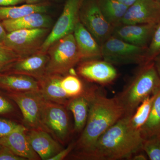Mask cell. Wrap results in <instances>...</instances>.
Instances as JSON below:
<instances>
[{
    "label": "cell",
    "mask_w": 160,
    "mask_h": 160,
    "mask_svg": "<svg viewBox=\"0 0 160 160\" xmlns=\"http://www.w3.org/2000/svg\"><path fill=\"white\" fill-rule=\"evenodd\" d=\"M84 1L66 0L62 14L43 42L40 51L47 52L55 42L73 33L75 27L80 21V10Z\"/></svg>",
    "instance_id": "9c48e42d"
},
{
    "label": "cell",
    "mask_w": 160,
    "mask_h": 160,
    "mask_svg": "<svg viewBox=\"0 0 160 160\" xmlns=\"http://www.w3.org/2000/svg\"><path fill=\"white\" fill-rule=\"evenodd\" d=\"M139 152L133 155L131 159L133 160H147L145 155L142 153H138Z\"/></svg>",
    "instance_id": "8d00e7d4"
},
{
    "label": "cell",
    "mask_w": 160,
    "mask_h": 160,
    "mask_svg": "<svg viewBox=\"0 0 160 160\" xmlns=\"http://www.w3.org/2000/svg\"><path fill=\"white\" fill-rule=\"evenodd\" d=\"M140 67L124 89L117 96L125 115L131 116L146 98L160 90V78L153 61Z\"/></svg>",
    "instance_id": "3957f363"
},
{
    "label": "cell",
    "mask_w": 160,
    "mask_h": 160,
    "mask_svg": "<svg viewBox=\"0 0 160 160\" xmlns=\"http://www.w3.org/2000/svg\"><path fill=\"white\" fill-rule=\"evenodd\" d=\"M61 85L70 99L86 94L88 90L85 89L82 80L75 75L62 77Z\"/></svg>",
    "instance_id": "484cf974"
},
{
    "label": "cell",
    "mask_w": 160,
    "mask_h": 160,
    "mask_svg": "<svg viewBox=\"0 0 160 160\" xmlns=\"http://www.w3.org/2000/svg\"><path fill=\"white\" fill-rule=\"evenodd\" d=\"M160 53V22L156 27L152 38L147 47L146 55V63L152 62Z\"/></svg>",
    "instance_id": "f1b7e54d"
},
{
    "label": "cell",
    "mask_w": 160,
    "mask_h": 160,
    "mask_svg": "<svg viewBox=\"0 0 160 160\" xmlns=\"http://www.w3.org/2000/svg\"><path fill=\"white\" fill-rule=\"evenodd\" d=\"M140 131L144 139L160 135V90L155 98L149 118Z\"/></svg>",
    "instance_id": "cb8c5ba5"
},
{
    "label": "cell",
    "mask_w": 160,
    "mask_h": 160,
    "mask_svg": "<svg viewBox=\"0 0 160 160\" xmlns=\"http://www.w3.org/2000/svg\"><path fill=\"white\" fill-rule=\"evenodd\" d=\"M24 126L9 120L0 118V138L8 135L15 130Z\"/></svg>",
    "instance_id": "f546056e"
},
{
    "label": "cell",
    "mask_w": 160,
    "mask_h": 160,
    "mask_svg": "<svg viewBox=\"0 0 160 160\" xmlns=\"http://www.w3.org/2000/svg\"><path fill=\"white\" fill-rule=\"evenodd\" d=\"M147 49L111 36L101 45L102 58L112 65H142L146 63Z\"/></svg>",
    "instance_id": "5b68a950"
},
{
    "label": "cell",
    "mask_w": 160,
    "mask_h": 160,
    "mask_svg": "<svg viewBox=\"0 0 160 160\" xmlns=\"http://www.w3.org/2000/svg\"><path fill=\"white\" fill-rule=\"evenodd\" d=\"M26 136L32 149L43 160H49L63 149L61 143L43 129L26 130Z\"/></svg>",
    "instance_id": "9a60e30c"
},
{
    "label": "cell",
    "mask_w": 160,
    "mask_h": 160,
    "mask_svg": "<svg viewBox=\"0 0 160 160\" xmlns=\"http://www.w3.org/2000/svg\"><path fill=\"white\" fill-rule=\"evenodd\" d=\"M156 1H158V2H160V0H156Z\"/></svg>",
    "instance_id": "ab89813d"
},
{
    "label": "cell",
    "mask_w": 160,
    "mask_h": 160,
    "mask_svg": "<svg viewBox=\"0 0 160 160\" xmlns=\"http://www.w3.org/2000/svg\"><path fill=\"white\" fill-rule=\"evenodd\" d=\"M77 72L89 82L102 85L110 84L118 76L117 71L113 65L105 60L96 59L80 63Z\"/></svg>",
    "instance_id": "7c38bea8"
},
{
    "label": "cell",
    "mask_w": 160,
    "mask_h": 160,
    "mask_svg": "<svg viewBox=\"0 0 160 160\" xmlns=\"http://www.w3.org/2000/svg\"><path fill=\"white\" fill-rule=\"evenodd\" d=\"M26 3V0H0V7L21 5Z\"/></svg>",
    "instance_id": "836d02e7"
},
{
    "label": "cell",
    "mask_w": 160,
    "mask_h": 160,
    "mask_svg": "<svg viewBox=\"0 0 160 160\" xmlns=\"http://www.w3.org/2000/svg\"><path fill=\"white\" fill-rule=\"evenodd\" d=\"M0 88L10 92L39 91L38 81L34 78L8 72L0 73Z\"/></svg>",
    "instance_id": "d6986e66"
},
{
    "label": "cell",
    "mask_w": 160,
    "mask_h": 160,
    "mask_svg": "<svg viewBox=\"0 0 160 160\" xmlns=\"http://www.w3.org/2000/svg\"><path fill=\"white\" fill-rule=\"evenodd\" d=\"M73 34L82 60L102 58L101 46L80 21L75 27Z\"/></svg>",
    "instance_id": "ac0fdd59"
},
{
    "label": "cell",
    "mask_w": 160,
    "mask_h": 160,
    "mask_svg": "<svg viewBox=\"0 0 160 160\" xmlns=\"http://www.w3.org/2000/svg\"><path fill=\"white\" fill-rule=\"evenodd\" d=\"M75 147V143H72L68 146L66 149H62L49 160H62L64 159L70 153Z\"/></svg>",
    "instance_id": "d6a6232c"
},
{
    "label": "cell",
    "mask_w": 160,
    "mask_h": 160,
    "mask_svg": "<svg viewBox=\"0 0 160 160\" xmlns=\"http://www.w3.org/2000/svg\"><path fill=\"white\" fill-rule=\"evenodd\" d=\"M13 109L11 103L6 98L0 95V114L9 113Z\"/></svg>",
    "instance_id": "1f68e13d"
},
{
    "label": "cell",
    "mask_w": 160,
    "mask_h": 160,
    "mask_svg": "<svg viewBox=\"0 0 160 160\" xmlns=\"http://www.w3.org/2000/svg\"><path fill=\"white\" fill-rule=\"evenodd\" d=\"M158 24H120L113 27L112 36L142 48H147Z\"/></svg>",
    "instance_id": "4fadbf2b"
},
{
    "label": "cell",
    "mask_w": 160,
    "mask_h": 160,
    "mask_svg": "<svg viewBox=\"0 0 160 160\" xmlns=\"http://www.w3.org/2000/svg\"><path fill=\"white\" fill-rule=\"evenodd\" d=\"M2 148L0 150V160H26L15 154L8 148L4 147Z\"/></svg>",
    "instance_id": "4dcf8cb0"
},
{
    "label": "cell",
    "mask_w": 160,
    "mask_h": 160,
    "mask_svg": "<svg viewBox=\"0 0 160 160\" xmlns=\"http://www.w3.org/2000/svg\"><path fill=\"white\" fill-rule=\"evenodd\" d=\"M79 20L101 46L112 34L113 27L103 15L97 0H84Z\"/></svg>",
    "instance_id": "ba28073f"
},
{
    "label": "cell",
    "mask_w": 160,
    "mask_h": 160,
    "mask_svg": "<svg viewBox=\"0 0 160 160\" xmlns=\"http://www.w3.org/2000/svg\"><path fill=\"white\" fill-rule=\"evenodd\" d=\"M117 1L129 7V6L133 5L138 0H117Z\"/></svg>",
    "instance_id": "74e56055"
},
{
    "label": "cell",
    "mask_w": 160,
    "mask_h": 160,
    "mask_svg": "<svg viewBox=\"0 0 160 160\" xmlns=\"http://www.w3.org/2000/svg\"><path fill=\"white\" fill-rule=\"evenodd\" d=\"M52 19L46 13L35 12L15 20L2 21L7 32L20 30L38 28H49Z\"/></svg>",
    "instance_id": "ffe728a7"
},
{
    "label": "cell",
    "mask_w": 160,
    "mask_h": 160,
    "mask_svg": "<svg viewBox=\"0 0 160 160\" xmlns=\"http://www.w3.org/2000/svg\"><path fill=\"white\" fill-rule=\"evenodd\" d=\"M50 31L49 28H38L10 32L3 44L20 58L24 57L39 51Z\"/></svg>",
    "instance_id": "52a82bcc"
},
{
    "label": "cell",
    "mask_w": 160,
    "mask_h": 160,
    "mask_svg": "<svg viewBox=\"0 0 160 160\" xmlns=\"http://www.w3.org/2000/svg\"><path fill=\"white\" fill-rule=\"evenodd\" d=\"M7 33L8 32L3 26L2 22H0V43L4 42Z\"/></svg>",
    "instance_id": "e575fe53"
},
{
    "label": "cell",
    "mask_w": 160,
    "mask_h": 160,
    "mask_svg": "<svg viewBox=\"0 0 160 160\" xmlns=\"http://www.w3.org/2000/svg\"><path fill=\"white\" fill-rule=\"evenodd\" d=\"M27 129L24 126L8 135L0 138V146L8 148L15 154L26 160L41 159L28 141L26 134Z\"/></svg>",
    "instance_id": "2e32d148"
},
{
    "label": "cell",
    "mask_w": 160,
    "mask_h": 160,
    "mask_svg": "<svg viewBox=\"0 0 160 160\" xmlns=\"http://www.w3.org/2000/svg\"><path fill=\"white\" fill-rule=\"evenodd\" d=\"M88 89L86 94L69 100L66 105L67 109L73 114L74 120V129L77 132H82L86 126L89 110Z\"/></svg>",
    "instance_id": "7402d4cb"
},
{
    "label": "cell",
    "mask_w": 160,
    "mask_h": 160,
    "mask_svg": "<svg viewBox=\"0 0 160 160\" xmlns=\"http://www.w3.org/2000/svg\"><path fill=\"white\" fill-rule=\"evenodd\" d=\"M131 116H124L100 137L90 151L74 158L92 160L130 159L133 155L142 151L144 139L140 130L132 126Z\"/></svg>",
    "instance_id": "6da1fadb"
},
{
    "label": "cell",
    "mask_w": 160,
    "mask_h": 160,
    "mask_svg": "<svg viewBox=\"0 0 160 160\" xmlns=\"http://www.w3.org/2000/svg\"><path fill=\"white\" fill-rule=\"evenodd\" d=\"M47 52L49 61L46 74H66L82 60L73 33L55 42Z\"/></svg>",
    "instance_id": "277c9868"
},
{
    "label": "cell",
    "mask_w": 160,
    "mask_h": 160,
    "mask_svg": "<svg viewBox=\"0 0 160 160\" xmlns=\"http://www.w3.org/2000/svg\"><path fill=\"white\" fill-rule=\"evenodd\" d=\"M159 22L160 2L156 0H138L128 8L119 25Z\"/></svg>",
    "instance_id": "8fae6325"
},
{
    "label": "cell",
    "mask_w": 160,
    "mask_h": 160,
    "mask_svg": "<svg viewBox=\"0 0 160 160\" xmlns=\"http://www.w3.org/2000/svg\"><path fill=\"white\" fill-rule=\"evenodd\" d=\"M142 149L146 152L149 160H160V135L145 139Z\"/></svg>",
    "instance_id": "4316f807"
},
{
    "label": "cell",
    "mask_w": 160,
    "mask_h": 160,
    "mask_svg": "<svg viewBox=\"0 0 160 160\" xmlns=\"http://www.w3.org/2000/svg\"><path fill=\"white\" fill-rule=\"evenodd\" d=\"M152 61L160 78V53Z\"/></svg>",
    "instance_id": "d590c367"
},
{
    "label": "cell",
    "mask_w": 160,
    "mask_h": 160,
    "mask_svg": "<svg viewBox=\"0 0 160 160\" xmlns=\"http://www.w3.org/2000/svg\"><path fill=\"white\" fill-rule=\"evenodd\" d=\"M88 96V118L79 138L75 142L77 152L74 158L90 151L100 137L125 115L116 96L106 97L96 89H89Z\"/></svg>",
    "instance_id": "7a4b0ae2"
},
{
    "label": "cell",
    "mask_w": 160,
    "mask_h": 160,
    "mask_svg": "<svg viewBox=\"0 0 160 160\" xmlns=\"http://www.w3.org/2000/svg\"><path fill=\"white\" fill-rule=\"evenodd\" d=\"M48 61L47 52L39 50L33 54L20 58L5 72L25 75L39 80L46 74Z\"/></svg>",
    "instance_id": "5bb4252c"
},
{
    "label": "cell",
    "mask_w": 160,
    "mask_h": 160,
    "mask_svg": "<svg viewBox=\"0 0 160 160\" xmlns=\"http://www.w3.org/2000/svg\"><path fill=\"white\" fill-rule=\"evenodd\" d=\"M62 75L46 74L38 80L39 91L44 98L66 106L70 99L61 85Z\"/></svg>",
    "instance_id": "e0dca14e"
},
{
    "label": "cell",
    "mask_w": 160,
    "mask_h": 160,
    "mask_svg": "<svg viewBox=\"0 0 160 160\" xmlns=\"http://www.w3.org/2000/svg\"><path fill=\"white\" fill-rule=\"evenodd\" d=\"M97 2L105 19L113 27L120 24L129 8L117 0H97Z\"/></svg>",
    "instance_id": "603a6c76"
},
{
    "label": "cell",
    "mask_w": 160,
    "mask_h": 160,
    "mask_svg": "<svg viewBox=\"0 0 160 160\" xmlns=\"http://www.w3.org/2000/svg\"><path fill=\"white\" fill-rule=\"evenodd\" d=\"M26 2L27 4H36L42 2V0H26Z\"/></svg>",
    "instance_id": "f35d334b"
},
{
    "label": "cell",
    "mask_w": 160,
    "mask_h": 160,
    "mask_svg": "<svg viewBox=\"0 0 160 160\" xmlns=\"http://www.w3.org/2000/svg\"><path fill=\"white\" fill-rule=\"evenodd\" d=\"M158 92L146 98L138 106L134 113L130 117V123L137 130H141L148 119L155 98Z\"/></svg>",
    "instance_id": "d4e9b609"
},
{
    "label": "cell",
    "mask_w": 160,
    "mask_h": 160,
    "mask_svg": "<svg viewBox=\"0 0 160 160\" xmlns=\"http://www.w3.org/2000/svg\"><path fill=\"white\" fill-rule=\"evenodd\" d=\"M49 7V3L46 2L2 6L0 7V22L17 19L35 12L46 13Z\"/></svg>",
    "instance_id": "44dd1931"
},
{
    "label": "cell",
    "mask_w": 160,
    "mask_h": 160,
    "mask_svg": "<svg viewBox=\"0 0 160 160\" xmlns=\"http://www.w3.org/2000/svg\"><path fill=\"white\" fill-rule=\"evenodd\" d=\"M20 57L3 43H0V73L6 72Z\"/></svg>",
    "instance_id": "83f0119b"
},
{
    "label": "cell",
    "mask_w": 160,
    "mask_h": 160,
    "mask_svg": "<svg viewBox=\"0 0 160 160\" xmlns=\"http://www.w3.org/2000/svg\"><path fill=\"white\" fill-rule=\"evenodd\" d=\"M8 96L18 106L24 122L29 129L43 130L42 116L45 99L40 91L10 92Z\"/></svg>",
    "instance_id": "30bf717a"
},
{
    "label": "cell",
    "mask_w": 160,
    "mask_h": 160,
    "mask_svg": "<svg viewBox=\"0 0 160 160\" xmlns=\"http://www.w3.org/2000/svg\"><path fill=\"white\" fill-rule=\"evenodd\" d=\"M66 106L45 99L42 112L43 130L62 145L67 142L70 133L69 115Z\"/></svg>",
    "instance_id": "8992f818"
}]
</instances>
